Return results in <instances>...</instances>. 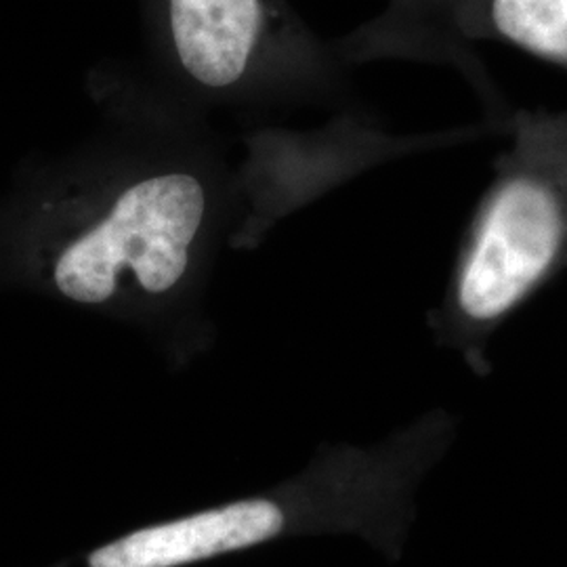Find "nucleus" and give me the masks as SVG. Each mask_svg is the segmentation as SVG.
<instances>
[{"label": "nucleus", "mask_w": 567, "mask_h": 567, "mask_svg": "<svg viewBox=\"0 0 567 567\" xmlns=\"http://www.w3.org/2000/svg\"><path fill=\"white\" fill-rule=\"evenodd\" d=\"M284 508L267 498L243 501L143 527L97 548L84 567H182L255 547L278 536Z\"/></svg>", "instance_id": "20e7f679"}, {"label": "nucleus", "mask_w": 567, "mask_h": 567, "mask_svg": "<svg viewBox=\"0 0 567 567\" xmlns=\"http://www.w3.org/2000/svg\"><path fill=\"white\" fill-rule=\"evenodd\" d=\"M489 21L507 41L567 65V0H492Z\"/></svg>", "instance_id": "39448f33"}, {"label": "nucleus", "mask_w": 567, "mask_h": 567, "mask_svg": "<svg viewBox=\"0 0 567 567\" xmlns=\"http://www.w3.org/2000/svg\"><path fill=\"white\" fill-rule=\"evenodd\" d=\"M227 217L219 168L161 145L91 152L51 257V282L74 303L164 301L210 265Z\"/></svg>", "instance_id": "f257e3e1"}, {"label": "nucleus", "mask_w": 567, "mask_h": 567, "mask_svg": "<svg viewBox=\"0 0 567 567\" xmlns=\"http://www.w3.org/2000/svg\"><path fill=\"white\" fill-rule=\"evenodd\" d=\"M166 76L213 105L265 103L297 79L303 39L282 0H143Z\"/></svg>", "instance_id": "f03ea898"}, {"label": "nucleus", "mask_w": 567, "mask_h": 567, "mask_svg": "<svg viewBox=\"0 0 567 567\" xmlns=\"http://www.w3.org/2000/svg\"><path fill=\"white\" fill-rule=\"evenodd\" d=\"M566 210L550 185L519 175L487 204L458 276L456 297L471 320L505 316L545 278L566 240Z\"/></svg>", "instance_id": "7ed1b4c3"}]
</instances>
